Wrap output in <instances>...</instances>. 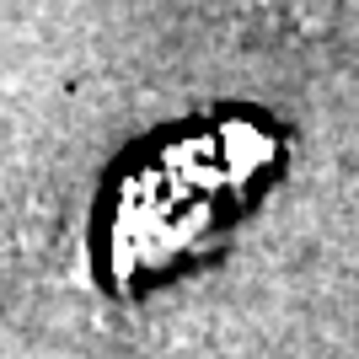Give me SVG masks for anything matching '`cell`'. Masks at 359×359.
Listing matches in <instances>:
<instances>
[{
  "instance_id": "6da1fadb",
  "label": "cell",
  "mask_w": 359,
  "mask_h": 359,
  "mask_svg": "<svg viewBox=\"0 0 359 359\" xmlns=\"http://www.w3.org/2000/svg\"><path fill=\"white\" fill-rule=\"evenodd\" d=\"M247 11L295 43H359V0H247Z\"/></svg>"
}]
</instances>
